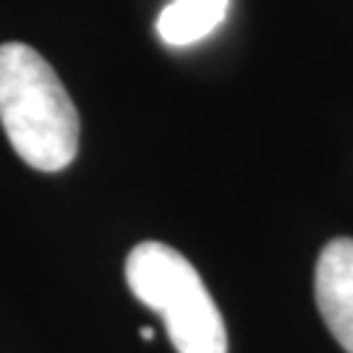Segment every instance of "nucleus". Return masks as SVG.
<instances>
[{
  "instance_id": "f257e3e1",
  "label": "nucleus",
  "mask_w": 353,
  "mask_h": 353,
  "mask_svg": "<svg viewBox=\"0 0 353 353\" xmlns=\"http://www.w3.org/2000/svg\"><path fill=\"white\" fill-rule=\"evenodd\" d=\"M0 126L29 168L58 173L79 152V113L63 81L34 48L0 45Z\"/></svg>"
},
{
  "instance_id": "f03ea898",
  "label": "nucleus",
  "mask_w": 353,
  "mask_h": 353,
  "mask_svg": "<svg viewBox=\"0 0 353 353\" xmlns=\"http://www.w3.org/2000/svg\"><path fill=\"white\" fill-rule=\"evenodd\" d=\"M126 283L144 306L165 319L178 353H228L223 314L199 272L173 246L144 241L126 259Z\"/></svg>"
},
{
  "instance_id": "7ed1b4c3",
  "label": "nucleus",
  "mask_w": 353,
  "mask_h": 353,
  "mask_svg": "<svg viewBox=\"0 0 353 353\" xmlns=\"http://www.w3.org/2000/svg\"><path fill=\"white\" fill-rule=\"evenodd\" d=\"M314 296L327 330L353 353V239H335L316 259Z\"/></svg>"
},
{
  "instance_id": "20e7f679",
  "label": "nucleus",
  "mask_w": 353,
  "mask_h": 353,
  "mask_svg": "<svg viewBox=\"0 0 353 353\" xmlns=\"http://www.w3.org/2000/svg\"><path fill=\"white\" fill-rule=\"evenodd\" d=\"M230 0H170L157 19V34L170 48H189L225 21Z\"/></svg>"
},
{
  "instance_id": "39448f33",
  "label": "nucleus",
  "mask_w": 353,
  "mask_h": 353,
  "mask_svg": "<svg viewBox=\"0 0 353 353\" xmlns=\"http://www.w3.org/2000/svg\"><path fill=\"white\" fill-rule=\"evenodd\" d=\"M141 338L152 341V338H154V330H152V327H141Z\"/></svg>"
}]
</instances>
